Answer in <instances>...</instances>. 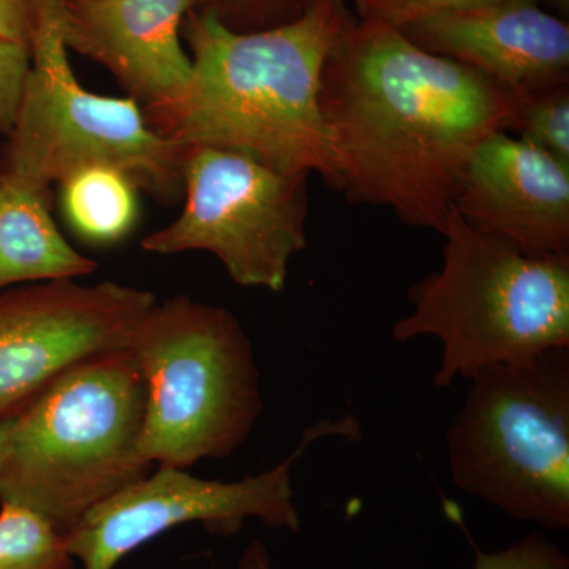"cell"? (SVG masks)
Returning <instances> with one entry per match:
<instances>
[{"instance_id": "obj_1", "label": "cell", "mask_w": 569, "mask_h": 569, "mask_svg": "<svg viewBox=\"0 0 569 569\" xmlns=\"http://www.w3.org/2000/svg\"><path fill=\"white\" fill-rule=\"evenodd\" d=\"M320 104L339 192L441 233L471 153L509 132L515 93L399 29L356 18L326 61Z\"/></svg>"}, {"instance_id": "obj_2", "label": "cell", "mask_w": 569, "mask_h": 569, "mask_svg": "<svg viewBox=\"0 0 569 569\" xmlns=\"http://www.w3.org/2000/svg\"><path fill=\"white\" fill-rule=\"evenodd\" d=\"M356 21L346 0H310L301 17L236 32L190 11L183 39L192 59L186 92L146 116L183 148L233 149L291 173H317L339 192L335 148L321 112L326 61Z\"/></svg>"}, {"instance_id": "obj_3", "label": "cell", "mask_w": 569, "mask_h": 569, "mask_svg": "<svg viewBox=\"0 0 569 569\" xmlns=\"http://www.w3.org/2000/svg\"><path fill=\"white\" fill-rule=\"evenodd\" d=\"M146 387L129 351L78 362L10 419L0 503L69 533L91 509L152 471L141 455Z\"/></svg>"}, {"instance_id": "obj_4", "label": "cell", "mask_w": 569, "mask_h": 569, "mask_svg": "<svg viewBox=\"0 0 569 569\" xmlns=\"http://www.w3.org/2000/svg\"><path fill=\"white\" fill-rule=\"evenodd\" d=\"M440 234L443 264L408 290L410 313L392 326L397 343L440 340L436 387L569 348V254L520 253L452 209Z\"/></svg>"}, {"instance_id": "obj_5", "label": "cell", "mask_w": 569, "mask_h": 569, "mask_svg": "<svg viewBox=\"0 0 569 569\" xmlns=\"http://www.w3.org/2000/svg\"><path fill=\"white\" fill-rule=\"evenodd\" d=\"M126 350L144 380L141 455L152 467L187 470L246 443L263 411L260 370L230 310L187 295L157 301Z\"/></svg>"}, {"instance_id": "obj_6", "label": "cell", "mask_w": 569, "mask_h": 569, "mask_svg": "<svg viewBox=\"0 0 569 569\" xmlns=\"http://www.w3.org/2000/svg\"><path fill=\"white\" fill-rule=\"evenodd\" d=\"M447 432L456 488L509 518L569 527V348L488 367Z\"/></svg>"}, {"instance_id": "obj_7", "label": "cell", "mask_w": 569, "mask_h": 569, "mask_svg": "<svg viewBox=\"0 0 569 569\" xmlns=\"http://www.w3.org/2000/svg\"><path fill=\"white\" fill-rule=\"evenodd\" d=\"M186 152L153 130L130 97L99 96L81 86L59 29L56 0H41L31 67L0 168L43 189L82 168H116L138 190L171 206L183 193Z\"/></svg>"}, {"instance_id": "obj_8", "label": "cell", "mask_w": 569, "mask_h": 569, "mask_svg": "<svg viewBox=\"0 0 569 569\" xmlns=\"http://www.w3.org/2000/svg\"><path fill=\"white\" fill-rule=\"evenodd\" d=\"M309 176L233 149L187 148L182 211L146 236L141 249L212 253L233 282L280 293L307 246Z\"/></svg>"}, {"instance_id": "obj_9", "label": "cell", "mask_w": 569, "mask_h": 569, "mask_svg": "<svg viewBox=\"0 0 569 569\" xmlns=\"http://www.w3.org/2000/svg\"><path fill=\"white\" fill-rule=\"evenodd\" d=\"M353 415L320 419L307 427L295 451L276 467L239 481L193 477L187 470L156 467L148 477L91 509L69 531L67 549L84 569H114L129 553L186 523H201L209 533L231 537L249 519L269 529L298 533L293 466L306 449L325 438L359 440Z\"/></svg>"}, {"instance_id": "obj_10", "label": "cell", "mask_w": 569, "mask_h": 569, "mask_svg": "<svg viewBox=\"0 0 569 569\" xmlns=\"http://www.w3.org/2000/svg\"><path fill=\"white\" fill-rule=\"evenodd\" d=\"M156 302L151 291L116 282L51 280L0 291V422L70 367L123 350Z\"/></svg>"}, {"instance_id": "obj_11", "label": "cell", "mask_w": 569, "mask_h": 569, "mask_svg": "<svg viewBox=\"0 0 569 569\" xmlns=\"http://www.w3.org/2000/svg\"><path fill=\"white\" fill-rule=\"evenodd\" d=\"M452 211L520 253L569 254V164L500 130L471 153Z\"/></svg>"}, {"instance_id": "obj_12", "label": "cell", "mask_w": 569, "mask_h": 569, "mask_svg": "<svg viewBox=\"0 0 569 569\" xmlns=\"http://www.w3.org/2000/svg\"><path fill=\"white\" fill-rule=\"evenodd\" d=\"M194 0H56L63 43L104 67L144 114L189 88L192 59L183 21Z\"/></svg>"}, {"instance_id": "obj_13", "label": "cell", "mask_w": 569, "mask_h": 569, "mask_svg": "<svg viewBox=\"0 0 569 569\" xmlns=\"http://www.w3.org/2000/svg\"><path fill=\"white\" fill-rule=\"evenodd\" d=\"M422 50L479 71L509 92L569 82V26L541 0H489L400 28Z\"/></svg>"}, {"instance_id": "obj_14", "label": "cell", "mask_w": 569, "mask_h": 569, "mask_svg": "<svg viewBox=\"0 0 569 569\" xmlns=\"http://www.w3.org/2000/svg\"><path fill=\"white\" fill-rule=\"evenodd\" d=\"M50 200V189L0 168V291L96 272L97 261L63 238L52 219Z\"/></svg>"}, {"instance_id": "obj_15", "label": "cell", "mask_w": 569, "mask_h": 569, "mask_svg": "<svg viewBox=\"0 0 569 569\" xmlns=\"http://www.w3.org/2000/svg\"><path fill=\"white\" fill-rule=\"evenodd\" d=\"M62 209L81 238L99 244L121 241L138 219V187L110 167L82 168L61 183Z\"/></svg>"}, {"instance_id": "obj_16", "label": "cell", "mask_w": 569, "mask_h": 569, "mask_svg": "<svg viewBox=\"0 0 569 569\" xmlns=\"http://www.w3.org/2000/svg\"><path fill=\"white\" fill-rule=\"evenodd\" d=\"M0 569H77L66 537L32 509L0 503Z\"/></svg>"}, {"instance_id": "obj_17", "label": "cell", "mask_w": 569, "mask_h": 569, "mask_svg": "<svg viewBox=\"0 0 569 569\" xmlns=\"http://www.w3.org/2000/svg\"><path fill=\"white\" fill-rule=\"evenodd\" d=\"M515 93L509 133L569 164V82Z\"/></svg>"}, {"instance_id": "obj_18", "label": "cell", "mask_w": 569, "mask_h": 569, "mask_svg": "<svg viewBox=\"0 0 569 569\" xmlns=\"http://www.w3.org/2000/svg\"><path fill=\"white\" fill-rule=\"evenodd\" d=\"M238 569H274L261 539L253 538L249 542L239 559ZM473 569H569V559L545 535L533 533L498 552L485 553L477 549Z\"/></svg>"}, {"instance_id": "obj_19", "label": "cell", "mask_w": 569, "mask_h": 569, "mask_svg": "<svg viewBox=\"0 0 569 569\" xmlns=\"http://www.w3.org/2000/svg\"><path fill=\"white\" fill-rule=\"evenodd\" d=\"M310 0H194L193 11L208 13L236 32L263 31L301 17Z\"/></svg>"}, {"instance_id": "obj_20", "label": "cell", "mask_w": 569, "mask_h": 569, "mask_svg": "<svg viewBox=\"0 0 569 569\" xmlns=\"http://www.w3.org/2000/svg\"><path fill=\"white\" fill-rule=\"evenodd\" d=\"M482 2L489 0H355V17L400 29L430 14Z\"/></svg>"}, {"instance_id": "obj_21", "label": "cell", "mask_w": 569, "mask_h": 569, "mask_svg": "<svg viewBox=\"0 0 569 569\" xmlns=\"http://www.w3.org/2000/svg\"><path fill=\"white\" fill-rule=\"evenodd\" d=\"M31 67V47L0 39V138L9 137Z\"/></svg>"}, {"instance_id": "obj_22", "label": "cell", "mask_w": 569, "mask_h": 569, "mask_svg": "<svg viewBox=\"0 0 569 569\" xmlns=\"http://www.w3.org/2000/svg\"><path fill=\"white\" fill-rule=\"evenodd\" d=\"M41 0H0V39L31 47Z\"/></svg>"}, {"instance_id": "obj_23", "label": "cell", "mask_w": 569, "mask_h": 569, "mask_svg": "<svg viewBox=\"0 0 569 569\" xmlns=\"http://www.w3.org/2000/svg\"><path fill=\"white\" fill-rule=\"evenodd\" d=\"M541 3L542 6L552 7L561 18H563V14H568L569 0H541Z\"/></svg>"}, {"instance_id": "obj_24", "label": "cell", "mask_w": 569, "mask_h": 569, "mask_svg": "<svg viewBox=\"0 0 569 569\" xmlns=\"http://www.w3.org/2000/svg\"><path fill=\"white\" fill-rule=\"evenodd\" d=\"M9 430H10V419H7V421L0 422V460H2L3 452H6L7 440H9Z\"/></svg>"}]
</instances>
